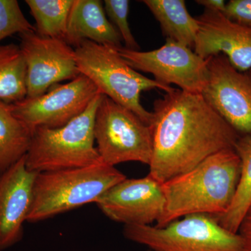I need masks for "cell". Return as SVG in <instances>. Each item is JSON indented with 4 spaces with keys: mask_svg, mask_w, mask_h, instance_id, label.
Returning <instances> with one entry per match:
<instances>
[{
    "mask_svg": "<svg viewBox=\"0 0 251 251\" xmlns=\"http://www.w3.org/2000/svg\"><path fill=\"white\" fill-rule=\"evenodd\" d=\"M20 36L19 47L27 68V98L40 97L61 81L80 75L75 50L65 41L44 37L36 31Z\"/></svg>",
    "mask_w": 251,
    "mask_h": 251,
    "instance_id": "11",
    "label": "cell"
},
{
    "mask_svg": "<svg viewBox=\"0 0 251 251\" xmlns=\"http://www.w3.org/2000/svg\"><path fill=\"white\" fill-rule=\"evenodd\" d=\"M150 251V250H148V251Z\"/></svg>",
    "mask_w": 251,
    "mask_h": 251,
    "instance_id": "26",
    "label": "cell"
},
{
    "mask_svg": "<svg viewBox=\"0 0 251 251\" xmlns=\"http://www.w3.org/2000/svg\"><path fill=\"white\" fill-rule=\"evenodd\" d=\"M74 50L80 74L90 79L100 93L129 109L145 124L151 125L152 112L142 105L140 94L152 89L171 92L174 87L144 76L130 67L115 48L86 40Z\"/></svg>",
    "mask_w": 251,
    "mask_h": 251,
    "instance_id": "5",
    "label": "cell"
},
{
    "mask_svg": "<svg viewBox=\"0 0 251 251\" xmlns=\"http://www.w3.org/2000/svg\"><path fill=\"white\" fill-rule=\"evenodd\" d=\"M196 2L202 5L205 9L219 11L223 14L226 9V3L224 0H196Z\"/></svg>",
    "mask_w": 251,
    "mask_h": 251,
    "instance_id": "25",
    "label": "cell"
},
{
    "mask_svg": "<svg viewBox=\"0 0 251 251\" xmlns=\"http://www.w3.org/2000/svg\"><path fill=\"white\" fill-rule=\"evenodd\" d=\"M238 234L244 244V251H251V204L239 226Z\"/></svg>",
    "mask_w": 251,
    "mask_h": 251,
    "instance_id": "24",
    "label": "cell"
},
{
    "mask_svg": "<svg viewBox=\"0 0 251 251\" xmlns=\"http://www.w3.org/2000/svg\"><path fill=\"white\" fill-rule=\"evenodd\" d=\"M36 21V33L65 41L68 19L74 0H26Z\"/></svg>",
    "mask_w": 251,
    "mask_h": 251,
    "instance_id": "20",
    "label": "cell"
},
{
    "mask_svg": "<svg viewBox=\"0 0 251 251\" xmlns=\"http://www.w3.org/2000/svg\"><path fill=\"white\" fill-rule=\"evenodd\" d=\"M152 115L149 175L161 184L214 153L234 149L241 136L202 94L174 88L155 100Z\"/></svg>",
    "mask_w": 251,
    "mask_h": 251,
    "instance_id": "1",
    "label": "cell"
},
{
    "mask_svg": "<svg viewBox=\"0 0 251 251\" xmlns=\"http://www.w3.org/2000/svg\"><path fill=\"white\" fill-rule=\"evenodd\" d=\"M100 92L80 74L64 85L56 84L45 94L9 104L13 114L31 129L64 126L87 110Z\"/></svg>",
    "mask_w": 251,
    "mask_h": 251,
    "instance_id": "9",
    "label": "cell"
},
{
    "mask_svg": "<svg viewBox=\"0 0 251 251\" xmlns=\"http://www.w3.org/2000/svg\"><path fill=\"white\" fill-rule=\"evenodd\" d=\"M123 233L151 251H244L241 236L207 214L186 216L161 227L125 226Z\"/></svg>",
    "mask_w": 251,
    "mask_h": 251,
    "instance_id": "6",
    "label": "cell"
},
{
    "mask_svg": "<svg viewBox=\"0 0 251 251\" xmlns=\"http://www.w3.org/2000/svg\"><path fill=\"white\" fill-rule=\"evenodd\" d=\"M34 130L17 118L9 104L0 100V175L26 156Z\"/></svg>",
    "mask_w": 251,
    "mask_h": 251,
    "instance_id": "17",
    "label": "cell"
},
{
    "mask_svg": "<svg viewBox=\"0 0 251 251\" xmlns=\"http://www.w3.org/2000/svg\"><path fill=\"white\" fill-rule=\"evenodd\" d=\"M159 23L166 39H171L192 49L199 25L196 18L188 13L184 0H143Z\"/></svg>",
    "mask_w": 251,
    "mask_h": 251,
    "instance_id": "16",
    "label": "cell"
},
{
    "mask_svg": "<svg viewBox=\"0 0 251 251\" xmlns=\"http://www.w3.org/2000/svg\"><path fill=\"white\" fill-rule=\"evenodd\" d=\"M206 60L203 97L237 133L251 136V70L239 72L223 54Z\"/></svg>",
    "mask_w": 251,
    "mask_h": 251,
    "instance_id": "10",
    "label": "cell"
},
{
    "mask_svg": "<svg viewBox=\"0 0 251 251\" xmlns=\"http://www.w3.org/2000/svg\"><path fill=\"white\" fill-rule=\"evenodd\" d=\"M86 40L115 49L122 47L121 36L107 18L100 0H74L65 42L75 49Z\"/></svg>",
    "mask_w": 251,
    "mask_h": 251,
    "instance_id": "15",
    "label": "cell"
},
{
    "mask_svg": "<svg viewBox=\"0 0 251 251\" xmlns=\"http://www.w3.org/2000/svg\"><path fill=\"white\" fill-rule=\"evenodd\" d=\"M234 150L242 163L237 191L227 210L214 217L224 228L238 233L239 226L251 204V136L241 135Z\"/></svg>",
    "mask_w": 251,
    "mask_h": 251,
    "instance_id": "18",
    "label": "cell"
},
{
    "mask_svg": "<svg viewBox=\"0 0 251 251\" xmlns=\"http://www.w3.org/2000/svg\"><path fill=\"white\" fill-rule=\"evenodd\" d=\"M27 97V68L19 46H0V100L11 104Z\"/></svg>",
    "mask_w": 251,
    "mask_h": 251,
    "instance_id": "19",
    "label": "cell"
},
{
    "mask_svg": "<svg viewBox=\"0 0 251 251\" xmlns=\"http://www.w3.org/2000/svg\"><path fill=\"white\" fill-rule=\"evenodd\" d=\"M37 173L28 171L25 156L0 175V251L22 239Z\"/></svg>",
    "mask_w": 251,
    "mask_h": 251,
    "instance_id": "14",
    "label": "cell"
},
{
    "mask_svg": "<svg viewBox=\"0 0 251 251\" xmlns=\"http://www.w3.org/2000/svg\"><path fill=\"white\" fill-rule=\"evenodd\" d=\"M241 168V159L234 149H227L165 181L162 188L166 206L156 226L164 227L191 214H224L233 201Z\"/></svg>",
    "mask_w": 251,
    "mask_h": 251,
    "instance_id": "2",
    "label": "cell"
},
{
    "mask_svg": "<svg viewBox=\"0 0 251 251\" xmlns=\"http://www.w3.org/2000/svg\"><path fill=\"white\" fill-rule=\"evenodd\" d=\"M225 16L251 29V0H230L226 3Z\"/></svg>",
    "mask_w": 251,
    "mask_h": 251,
    "instance_id": "23",
    "label": "cell"
},
{
    "mask_svg": "<svg viewBox=\"0 0 251 251\" xmlns=\"http://www.w3.org/2000/svg\"><path fill=\"white\" fill-rule=\"evenodd\" d=\"M116 50L130 67L152 74L161 85L174 84L184 92L202 94L207 83V60L171 39H166L159 49L148 52L130 50L123 46Z\"/></svg>",
    "mask_w": 251,
    "mask_h": 251,
    "instance_id": "8",
    "label": "cell"
},
{
    "mask_svg": "<svg viewBox=\"0 0 251 251\" xmlns=\"http://www.w3.org/2000/svg\"><path fill=\"white\" fill-rule=\"evenodd\" d=\"M126 176L103 162L84 168L37 173L27 222L36 223L97 202Z\"/></svg>",
    "mask_w": 251,
    "mask_h": 251,
    "instance_id": "3",
    "label": "cell"
},
{
    "mask_svg": "<svg viewBox=\"0 0 251 251\" xmlns=\"http://www.w3.org/2000/svg\"><path fill=\"white\" fill-rule=\"evenodd\" d=\"M115 222L125 226H151L163 215L166 198L161 183L150 175L128 179L115 184L96 202Z\"/></svg>",
    "mask_w": 251,
    "mask_h": 251,
    "instance_id": "12",
    "label": "cell"
},
{
    "mask_svg": "<svg viewBox=\"0 0 251 251\" xmlns=\"http://www.w3.org/2000/svg\"><path fill=\"white\" fill-rule=\"evenodd\" d=\"M36 31L16 0H0V41L14 35Z\"/></svg>",
    "mask_w": 251,
    "mask_h": 251,
    "instance_id": "21",
    "label": "cell"
},
{
    "mask_svg": "<svg viewBox=\"0 0 251 251\" xmlns=\"http://www.w3.org/2000/svg\"><path fill=\"white\" fill-rule=\"evenodd\" d=\"M130 1L128 0H105V14L109 21L116 28L125 44V49L140 51V46L135 40L128 24Z\"/></svg>",
    "mask_w": 251,
    "mask_h": 251,
    "instance_id": "22",
    "label": "cell"
},
{
    "mask_svg": "<svg viewBox=\"0 0 251 251\" xmlns=\"http://www.w3.org/2000/svg\"><path fill=\"white\" fill-rule=\"evenodd\" d=\"M199 25L195 52L206 59L223 54L239 72L251 70V29L231 21L219 11L204 10Z\"/></svg>",
    "mask_w": 251,
    "mask_h": 251,
    "instance_id": "13",
    "label": "cell"
},
{
    "mask_svg": "<svg viewBox=\"0 0 251 251\" xmlns=\"http://www.w3.org/2000/svg\"><path fill=\"white\" fill-rule=\"evenodd\" d=\"M94 134L105 164L115 167L130 161L150 164L153 153L151 126L103 94L96 112Z\"/></svg>",
    "mask_w": 251,
    "mask_h": 251,
    "instance_id": "7",
    "label": "cell"
},
{
    "mask_svg": "<svg viewBox=\"0 0 251 251\" xmlns=\"http://www.w3.org/2000/svg\"><path fill=\"white\" fill-rule=\"evenodd\" d=\"M103 94L99 93L80 116L61 128L34 130L25 156L28 171L39 173L84 168L103 162L94 146V119Z\"/></svg>",
    "mask_w": 251,
    "mask_h": 251,
    "instance_id": "4",
    "label": "cell"
}]
</instances>
